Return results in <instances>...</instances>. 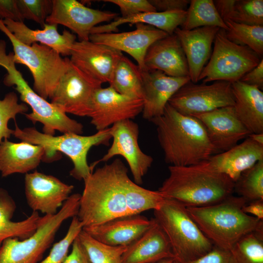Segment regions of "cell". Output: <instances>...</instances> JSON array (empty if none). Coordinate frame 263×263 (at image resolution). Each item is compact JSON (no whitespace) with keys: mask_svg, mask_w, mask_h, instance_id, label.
I'll return each mask as SVG.
<instances>
[{"mask_svg":"<svg viewBox=\"0 0 263 263\" xmlns=\"http://www.w3.org/2000/svg\"><path fill=\"white\" fill-rule=\"evenodd\" d=\"M153 218L139 214L117 217L83 230L96 240L113 246H127L152 225Z\"/></svg>","mask_w":263,"mask_h":263,"instance_id":"cell-22","label":"cell"},{"mask_svg":"<svg viewBox=\"0 0 263 263\" xmlns=\"http://www.w3.org/2000/svg\"><path fill=\"white\" fill-rule=\"evenodd\" d=\"M122 53L109 46L89 40L76 41L70 59L79 69L94 79L109 83Z\"/></svg>","mask_w":263,"mask_h":263,"instance_id":"cell-18","label":"cell"},{"mask_svg":"<svg viewBox=\"0 0 263 263\" xmlns=\"http://www.w3.org/2000/svg\"><path fill=\"white\" fill-rule=\"evenodd\" d=\"M17 94L14 92L7 93L3 99H0V143L13 135V130L8 128L10 120H15L18 114H24L28 106L24 103H19Z\"/></svg>","mask_w":263,"mask_h":263,"instance_id":"cell-38","label":"cell"},{"mask_svg":"<svg viewBox=\"0 0 263 263\" xmlns=\"http://www.w3.org/2000/svg\"><path fill=\"white\" fill-rule=\"evenodd\" d=\"M78 238L92 263H122L126 246H113L102 243L83 229Z\"/></svg>","mask_w":263,"mask_h":263,"instance_id":"cell-33","label":"cell"},{"mask_svg":"<svg viewBox=\"0 0 263 263\" xmlns=\"http://www.w3.org/2000/svg\"><path fill=\"white\" fill-rule=\"evenodd\" d=\"M214 44L210 59L199 76V81L203 83L237 81L256 67L261 60L247 46L229 40L224 29H220L217 33Z\"/></svg>","mask_w":263,"mask_h":263,"instance_id":"cell-10","label":"cell"},{"mask_svg":"<svg viewBox=\"0 0 263 263\" xmlns=\"http://www.w3.org/2000/svg\"><path fill=\"white\" fill-rule=\"evenodd\" d=\"M232 21L253 26H263V0H236Z\"/></svg>","mask_w":263,"mask_h":263,"instance_id":"cell-40","label":"cell"},{"mask_svg":"<svg viewBox=\"0 0 263 263\" xmlns=\"http://www.w3.org/2000/svg\"><path fill=\"white\" fill-rule=\"evenodd\" d=\"M129 178L127 168L119 158L92 172L84 181L77 215L83 228L131 215L126 190Z\"/></svg>","mask_w":263,"mask_h":263,"instance_id":"cell-1","label":"cell"},{"mask_svg":"<svg viewBox=\"0 0 263 263\" xmlns=\"http://www.w3.org/2000/svg\"><path fill=\"white\" fill-rule=\"evenodd\" d=\"M143 100L119 94L110 86L98 88L91 104V123L98 131L119 122L133 119L142 112Z\"/></svg>","mask_w":263,"mask_h":263,"instance_id":"cell-14","label":"cell"},{"mask_svg":"<svg viewBox=\"0 0 263 263\" xmlns=\"http://www.w3.org/2000/svg\"><path fill=\"white\" fill-rule=\"evenodd\" d=\"M236 0H216L213 1L216 9L225 21L232 20Z\"/></svg>","mask_w":263,"mask_h":263,"instance_id":"cell-48","label":"cell"},{"mask_svg":"<svg viewBox=\"0 0 263 263\" xmlns=\"http://www.w3.org/2000/svg\"><path fill=\"white\" fill-rule=\"evenodd\" d=\"M13 135L21 141L42 147L44 151L42 161L51 162L60 158L59 152L64 154L74 165L70 175L76 180L84 181L93 171L87 160L89 151L93 146L109 145L112 139L110 127L88 136L74 133L55 136L41 132L34 127L21 129L17 124Z\"/></svg>","mask_w":263,"mask_h":263,"instance_id":"cell-5","label":"cell"},{"mask_svg":"<svg viewBox=\"0 0 263 263\" xmlns=\"http://www.w3.org/2000/svg\"><path fill=\"white\" fill-rule=\"evenodd\" d=\"M168 103L179 113L190 116L226 106H233L231 83L216 81L196 84L190 80L182 86Z\"/></svg>","mask_w":263,"mask_h":263,"instance_id":"cell-11","label":"cell"},{"mask_svg":"<svg viewBox=\"0 0 263 263\" xmlns=\"http://www.w3.org/2000/svg\"><path fill=\"white\" fill-rule=\"evenodd\" d=\"M246 84L255 86L261 89L263 86V59L259 64L245 74L240 80Z\"/></svg>","mask_w":263,"mask_h":263,"instance_id":"cell-47","label":"cell"},{"mask_svg":"<svg viewBox=\"0 0 263 263\" xmlns=\"http://www.w3.org/2000/svg\"><path fill=\"white\" fill-rule=\"evenodd\" d=\"M263 159V145L249 136L229 150L201 163L206 169L226 175L234 183L245 170Z\"/></svg>","mask_w":263,"mask_h":263,"instance_id":"cell-21","label":"cell"},{"mask_svg":"<svg viewBox=\"0 0 263 263\" xmlns=\"http://www.w3.org/2000/svg\"><path fill=\"white\" fill-rule=\"evenodd\" d=\"M220 28L202 27L187 30L177 28L174 33L178 37L188 62L190 81H199V76L210 57L211 46Z\"/></svg>","mask_w":263,"mask_h":263,"instance_id":"cell-24","label":"cell"},{"mask_svg":"<svg viewBox=\"0 0 263 263\" xmlns=\"http://www.w3.org/2000/svg\"><path fill=\"white\" fill-rule=\"evenodd\" d=\"M194 116L204 125L216 154L229 150L251 134L238 117L233 106L222 107Z\"/></svg>","mask_w":263,"mask_h":263,"instance_id":"cell-17","label":"cell"},{"mask_svg":"<svg viewBox=\"0 0 263 263\" xmlns=\"http://www.w3.org/2000/svg\"><path fill=\"white\" fill-rule=\"evenodd\" d=\"M63 263H92L78 236L72 244L71 252L67 256Z\"/></svg>","mask_w":263,"mask_h":263,"instance_id":"cell-46","label":"cell"},{"mask_svg":"<svg viewBox=\"0 0 263 263\" xmlns=\"http://www.w3.org/2000/svg\"><path fill=\"white\" fill-rule=\"evenodd\" d=\"M5 19L24 21L18 9L17 0H0V19Z\"/></svg>","mask_w":263,"mask_h":263,"instance_id":"cell-44","label":"cell"},{"mask_svg":"<svg viewBox=\"0 0 263 263\" xmlns=\"http://www.w3.org/2000/svg\"><path fill=\"white\" fill-rule=\"evenodd\" d=\"M248 136L255 142L263 145V133H251Z\"/></svg>","mask_w":263,"mask_h":263,"instance_id":"cell-50","label":"cell"},{"mask_svg":"<svg viewBox=\"0 0 263 263\" xmlns=\"http://www.w3.org/2000/svg\"><path fill=\"white\" fill-rule=\"evenodd\" d=\"M109 83V86L120 94L143 99L142 71L123 55L119 59Z\"/></svg>","mask_w":263,"mask_h":263,"instance_id":"cell-31","label":"cell"},{"mask_svg":"<svg viewBox=\"0 0 263 263\" xmlns=\"http://www.w3.org/2000/svg\"><path fill=\"white\" fill-rule=\"evenodd\" d=\"M8 30L20 42L28 46L38 43L55 50L61 56H70L72 47L76 41V36L64 30L60 34L57 25L45 23L42 29H32L23 22L10 19L2 20Z\"/></svg>","mask_w":263,"mask_h":263,"instance_id":"cell-25","label":"cell"},{"mask_svg":"<svg viewBox=\"0 0 263 263\" xmlns=\"http://www.w3.org/2000/svg\"><path fill=\"white\" fill-rule=\"evenodd\" d=\"M150 121L156 127L165 161L169 166L197 165L216 154L201 122L179 113L169 103L161 116Z\"/></svg>","mask_w":263,"mask_h":263,"instance_id":"cell-2","label":"cell"},{"mask_svg":"<svg viewBox=\"0 0 263 263\" xmlns=\"http://www.w3.org/2000/svg\"><path fill=\"white\" fill-rule=\"evenodd\" d=\"M227 27V38L232 42L245 46L259 56L263 54V26H253L231 20L224 21Z\"/></svg>","mask_w":263,"mask_h":263,"instance_id":"cell-34","label":"cell"},{"mask_svg":"<svg viewBox=\"0 0 263 263\" xmlns=\"http://www.w3.org/2000/svg\"><path fill=\"white\" fill-rule=\"evenodd\" d=\"M174 258H168V259L162 260L156 263H174Z\"/></svg>","mask_w":263,"mask_h":263,"instance_id":"cell-51","label":"cell"},{"mask_svg":"<svg viewBox=\"0 0 263 263\" xmlns=\"http://www.w3.org/2000/svg\"><path fill=\"white\" fill-rule=\"evenodd\" d=\"M234 192L247 203L263 200V159L241 174L235 182Z\"/></svg>","mask_w":263,"mask_h":263,"instance_id":"cell-35","label":"cell"},{"mask_svg":"<svg viewBox=\"0 0 263 263\" xmlns=\"http://www.w3.org/2000/svg\"><path fill=\"white\" fill-rule=\"evenodd\" d=\"M83 225L77 216L72 218L65 236L55 243L49 255L38 263H63L68 255V251L74 240L83 229Z\"/></svg>","mask_w":263,"mask_h":263,"instance_id":"cell-39","label":"cell"},{"mask_svg":"<svg viewBox=\"0 0 263 263\" xmlns=\"http://www.w3.org/2000/svg\"><path fill=\"white\" fill-rule=\"evenodd\" d=\"M183 263H237L230 250L214 245L213 248L204 256Z\"/></svg>","mask_w":263,"mask_h":263,"instance_id":"cell-43","label":"cell"},{"mask_svg":"<svg viewBox=\"0 0 263 263\" xmlns=\"http://www.w3.org/2000/svg\"><path fill=\"white\" fill-rule=\"evenodd\" d=\"M16 209V204L8 191L0 188V246L4 241L16 238L25 239L36 231L40 219L38 212L33 211L25 219L11 220Z\"/></svg>","mask_w":263,"mask_h":263,"instance_id":"cell-30","label":"cell"},{"mask_svg":"<svg viewBox=\"0 0 263 263\" xmlns=\"http://www.w3.org/2000/svg\"><path fill=\"white\" fill-rule=\"evenodd\" d=\"M142 71L143 79V117L150 121L161 116L170 98L189 76L173 77L158 70Z\"/></svg>","mask_w":263,"mask_h":263,"instance_id":"cell-20","label":"cell"},{"mask_svg":"<svg viewBox=\"0 0 263 263\" xmlns=\"http://www.w3.org/2000/svg\"><path fill=\"white\" fill-rule=\"evenodd\" d=\"M169 175L158 191L164 198L186 207L219 203L232 195L235 183L224 174L205 168L201 163L188 166H169Z\"/></svg>","mask_w":263,"mask_h":263,"instance_id":"cell-3","label":"cell"},{"mask_svg":"<svg viewBox=\"0 0 263 263\" xmlns=\"http://www.w3.org/2000/svg\"><path fill=\"white\" fill-rule=\"evenodd\" d=\"M6 48L5 41L0 40V66L7 71L3 82L6 86H15L20 100L31 108V113H24L26 117L34 124L37 122L41 123L43 132L47 134L55 135L56 131L81 134L83 126L80 123L70 118L30 87L16 68L13 53L7 54Z\"/></svg>","mask_w":263,"mask_h":263,"instance_id":"cell-7","label":"cell"},{"mask_svg":"<svg viewBox=\"0 0 263 263\" xmlns=\"http://www.w3.org/2000/svg\"><path fill=\"white\" fill-rule=\"evenodd\" d=\"M230 251L237 263H263V231L246 234Z\"/></svg>","mask_w":263,"mask_h":263,"instance_id":"cell-37","label":"cell"},{"mask_svg":"<svg viewBox=\"0 0 263 263\" xmlns=\"http://www.w3.org/2000/svg\"><path fill=\"white\" fill-rule=\"evenodd\" d=\"M128 207L131 215L139 214L158 208L165 198L158 190L141 187L130 178L126 186Z\"/></svg>","mask_w":263,"mask_h":263,"instance_id":"cell-36","label":"cell"},{"mask_svg":"<svg viewBox=\"0 0 263 263\" xmlns=\"http://www.w3.org/2000/svg\"><path fill=\"white\" fill-rule=\"evenodd\" d=\"M52 12L46 23L64 26L77 36L79 40H89L93 28L111 22L118 14L91 8L76 0H53Z\"/></svg>","mask_w":263,"mask_h":263,"instance_id":"cell-15","label":"cell"},{"mask_svg":"<svg viewBox=\"0 0 263 263\" xmlns=\"http://www.w3.org/2000/svg\"><path fill=\"white\" fill-rule=\"evenodd\" d=\"M174 263H178V262H177L176 261H175L174 260Z\"/></svg>","mask_w":263,"mask_h":263,"instance_id":"cell-52","label":"cell"},{"mask_svg":"<svg viewBox=\"0 0 263 263\" xmlns=\"http://www.w3.org/2000/svg\"><path fill=\"white\" fill-rule=\"evenodd\" d=\"M247 203L242 197L231 195L211 205L188 207L187 211L204 234L217 247L230 250L242 237L263 231V222L244 213Z\"/></svg>","mask_w":263,"mask_h":263,"instance_id":"cell-4","label":"cell"},{"mask_svg":"<svg viewBox=\"0 0 263 263\" xmlns=\"http://www.w3.org/2000/svg\"><path fill=\"white\" fill-rule=\"evenodd\" d=\"M43 148L21 141L5 139L0 143V173L3 177L15 173L26 174L36 169L44 156Z\"/></svg>","mask_w":263,"mask_h":263,"instance_id":"cell-27","label":"cell"},{"mask_svg":"<svg viewBox=\"0 0 263 263\" xmlns=\"http://www.w3.org/2000/svg\"><path fill=\"white\" fill-rule=\"evenodd\" d=\"M187 10L182 28L189 30L202 27H217L227 30V27L219 14L212 0H191Z\"/></svg>","mask_w":263,"mask_h":263,"instance_id":"cell-32","label":"cell"},{"mask_svg":"<svg viewBox=\"0 0 263 263\" xmlns=\"http://www.w3.org/2000/svg\"><path fill=\"white\" fill-rule=\"evenodd\" d=\"M235 113L251 133H263V93L238 80L231 83Z\"/></svg>","mask_w":263,"mask_h":263,"instance_id":"cell-28","label":"cell"},{"mask_svg":"<svg viewBox=\"0 0 263 263\" xmlns=\"http://www.w3.org/2000/svg\"><path fill=\"white\" fill-rule=\"evenodd\" d=\"M74 186L57 178L37 171L25 174L24 191L28 206L33 211L54 215L71 195Z\"/></svg>","mask_w":263,"mask_h":263,"instance_id":"cell-16","label":"cell"},{"mask_svg":"<svg viewBox=\"0 0 263 263\" xmlns=\"http://www.w3.org/2000/svg\"><path fill=\"white\" fill-rule=\"evenodd\" d=\"M19 12L25 19H30L39 24L42 28L51 14L53 0H17Z\"/></svg>","mask_w":263,"mask_h":263,"instance_id":"cell-41","label":"cell"},{"mask_svg":"<svg viewBox=\"0 0 263 263\" xmlns=\"http://www.w3.org/2000/svg\"><path fill=\"white\" fill-rule=\"evenodd\" d=\"M153 211L154 219L166 234L178 263L197 259L213 248V244L191 218L187 207L176 200L165 198Z\"/></svg>","mask_w":263,"mask_h":263,"instance_id":"cell-6","label":"cell"},{"mask_svg":"<svg viewBox=\"0 0 263 263\" xmlns=\"http://www.w3.org/2000/svg\"><path fill=\"white\" fill-rule=\"evenodd\" d=\"M113 3L120 9L121 17H128L142 13L157 12L149 0H103Z\"/></svg>","mask_w":263,"mask_h":263,"instance_id":"cell-42","label":"cell"},{"mask_svg":"<svg viewBox=\"0 0 263 263\" xmlns=\"http://www.w3.org/2000/svg\"><path fill=\"white\" fill-rule=\"evenodd\" d=\"M81 194H71L54 215L41 217L35 232L24 239L9 238L0 246V263H38L63 223L77 216Z\"/></svg>","mask_w":263,"mask_h":263,"instance_id":"cell-8","label":"cell"},{"mask_svg":"<svg viewBox=\"0 0 263 263\" xmlns=\"http://www.w3.org/2000/svg\"><path fill=\"white\" fill-rule=\"evenodd\" d=\"M0 31L9 38L13 48L15 64L26 66L33 76V89L45 99L51 98L71 61L52 48L35 43L31 46L18 40L0 19Z\"/></svg>","mask_w":263,"mask_h":263,"instance_id":"cell-9","label":"cell"},{"mask_svg":"<svg viewBox=\"0 0 263 263\" xmlns=\"http://www.w3.org/2000/svg\"><path fill=\"white\" fill-rule=\"evenodd\" d=\"M186 15L187 10H177L146 12L128 17L121 16L108 24L94 27L92 30L91 35L117 32L118 27L123 24L143 23L154 27L171 35L174 34L179 26L183 25Z\"/></svg>","mask_w":263,"mask_h":263,"instance_id":"cell-29","label":"cell"},{"mask_svg":"<svg viewBox=\"0 0 263 263\" xmlns=\"http://www.w3.org/2000/svg\"><path fill=\"white\" fill-rule=\"evenodd\" d=\"M102 84L71 61L50 98L51 103L66 114L89 117L94 94Z\"/></svg>","mask_w":263,"mask_h":263,"instance_id":"cell-12","label":"cell"},{"mask_svg":"<svg viewBox=\"0 0 263 263\" xmlns=\"http://www.w3.org/2000/svg\"><path fill=\"white\" fill-rule=\"evenodd\" d=\"M168 258H174L170 245L164 231L154 219L150 228L127 246L121 262L156 263Z\"/></svg>","mask_w":263,"mask_h":263,"instance_id":"cell-26","label":"cell"},{"mask_svg":"<svg viewBox=\"0 0 263 263\" xmlns=\"http://www.w3.org/2000/svg\"><path fill=\"white\" fill-rule=\"evenodd\" d=\"M168 35L152 26L137 23L133 31L91 34L89 40L128 54L137 62L140 70H143L144 57L149 47L156 40Z\"/></svg>","mask_w":263,"mask_h":263,"instance_id":"cell-19","label":"cell"},{"mask_svg":"<svg viewBox=\"0 0 263 263\" xmlns=\"http://www.w3.org/2000/svg\"><path fill=\"white\" fill-rule=\"evenodd\" d=\"M150 3L158 12L186 10L189 4L188 0H149Z\"/></svg>","mask_w":263,"mask_h":263,"instance_id":"cell-45","label":"cell"},{"mask_svg":"<svg viewBox=\"0 0 263 263\" xmlns=\"http://www.w3.org/2000/svg\"><path fill=\"white\" fill-rule=\"evenodd\" d=\"M113 139L111 146L106 153L91 166L93 169L97 163L106 162L113 157L120 155L127 161L134 182L141 185L153 162V158L145 153L138 144L139 129L132 119L116 123L110 127Z\"/></svg>","mask_w":263,"mask_h":263,"instance_id":"cell-13","label":"cell"},{"mask_svg":"<svg viewBox=\"0 0 263 263\" xmlns=\"http://www.w3.org/2000/svg\"><path fill=\"white\" fill-rule=\"evenodd\" d=\"M144 66V69L158 70L171 76H189L185 54L174 33L156 40L149 47Z\"/></svg>","mask_w":263,"mask_h":263,"instance_id":"cell-23","label":"cell"},{"mask_svg":"<svg viewBox=\"0 0 263 263\" xmlns=\"http://www.w3.org/2000/svg\"><path fill=\"white\" fill-rule=\"evenodd\" d=\"M243 211L260 220L263 219V200H259L247 203L243 207Z\"/></svg>","mask_w":263,"mask_h":263,"instance_id":"cell-49","label":"cell"}]
</instances>
